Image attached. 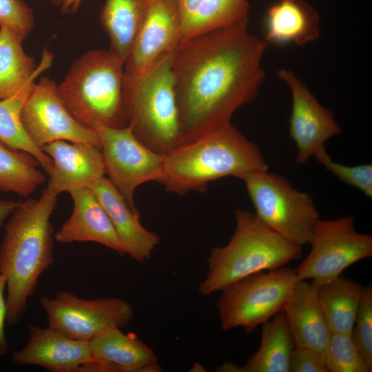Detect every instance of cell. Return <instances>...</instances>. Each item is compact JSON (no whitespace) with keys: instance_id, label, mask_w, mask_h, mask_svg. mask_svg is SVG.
Wrapping results in <instances>:
<instances>
[{"instance_id":"1","label":"cell","mask_w":372,"mask_h":372,"mask_svg":"<svg viewBox=\"0 0 372 372\" xmlns=\"http://www.w3.org/2000/svg\"><path fill=\"white\" fill-rule=\"evenodd\" d=\"M249 21L184 41L172 63L180 143L231 123L257 97L265 81L269 45L248 30ZM178 144V145H179Z\"/></svg>"},{"instance_id":"2","label":"cell","mask_w":372,"mask_h":372,"mask_svg":"<svg viewBox=\"0 0 372 372\" xmlns=\"http://www.w3.org/2000/svg\"><path fill=\"white\" fill-rule=\"evenodd\" d=\"M57 196L45 188L39 198L19 202L4 226L0 274L6 281V321L10 325L21 320L39 277L54 262L50 218Z\"/></svg>"},{"instance_id":"3","label":"cell","mask_w":372,"mask_h":372,"mask_svg":"<svg viewBox=\"0 0 372 372\" xmlns=\"http://www.w3.org/2000/svg\"><path fill=\"white\" fill-rule=\"evenodd\" d=\"M259 170H268L260 149L230 123L164 154L161 183L180 195L203 191L218 178Z\"/></svg>"},{"instance_id":"4","label":"cell","mask_w":372,"mask_h":372,"mask_svg":"<svg viewBox=\"0 0 372 372\" xmlns=\"http://www.w3.org/2000/svg\"><path fill=\"white\" fill-rule=\"evenodd\" d=\"M302 247L289 242L246 209L236 211V227L229 242L211 249L207 271L198 291L209 296L259 271L276 269L298 260Z\"/></svg>"},{"instance_id":"5","label":"cell","mask_w":372,"mask_h":372,"mask_svg":"<svg viewBox=\"0 0 372 372\" xmlns=\"http://www.w3.org/2000/svg\"><path fill=\"white\" fill-rule=\"evenodd\" d=\"M123 85L124 62L110 50H92L74 61L56 88L75 120L94 130L128 125Z\"/></svg>"},{"instance_id":"6","label":"cell","mask_w":372,"mask_h":372,"mask_svg":"<svg viewBox=\"0 0 372 372\" xmlns=\"http://www.w3.org/2000/svg\"><path fill=\"white\" fill-rule=\"evenodd\" d=\"M174 52L134 79L124 78L128 126L152 150L165 154L180 143L179 111L172 72Z\"/></svg>"},{"instance_id":"7","label":"cell","mask_w":372,"mask_h":372,"mask_svg":"<svg viewBox=\"0 0 372 372\" xmlns=\"http://www.w3.org/2000/svg\"><path fill=\"white\" fill-rule=\"evenodd\" d=\"M238 178L245 183L254 214L267 227L295 245L302 247L309 242L320 214L308 194L268 170Z\"/></svg>"},{"instance_id":"8","label":"cell","mask_w":372,"mask_h":372,"mask_svg":"<svg viewBox=\"0 0 372 372\" xmlns=\"http://www.w3.org/2000/svg\"><path fill=\"white\" fill-rule=\"evenodd\" d=\"M296 269L282 267L242 278L222 289L216 307L220 327H242L247 333L284 307L298 282Z\"/></svg>"},{"instance_id":"9","label":"cell","mask_w":372,"mask_h":372,"mask_svg":"<svg viewBox=\"0 0 372 372\" xmlns=\"http://www.w3.org/2000/svg\"><path fill=\"white\" fill-rule=\"evenodd\" d=\"M309 254L296 269L300 280H312L318 287L341 275L361 260L372 256V236L355 229L352 216L319 219L314 227Z\"/></svg>"},{"instance_id":"10","label":"cell","mask_w":372,"mask_h":372,"mask_svg":"<svg viewBox=\"0 0 372 372\" xmlns=\"http://www.w3.org/2000/svg\"><path fill=\"white\" fill-rule=\"evenodd\" d=\"M39 303L48 326L75 340L90 341L109 329L126 327L134 316L132 304L118 297L83 299L61 291L54 298L41 297Z\"/></svg>"},{"instance_id":"11","label":"cell","mask_w":372,"mask_h":372,"mask_svg":"<svg viewBox=\"0 0 372 372\" xmlns=\"http://www.w3.org/2000/svg\"><path fill=\"white\" fill-rule=\"evenodd\" d=\"M94 130L100 139L105 174L130 208L138 213L134 199L135 191L147 182L161 183L164 154L145 146L128 125L113 128L99 125Z\"/></svg>"},{"instance_id":"12","label":"cell","mask_w":372,"mask_h":372,"mask_svg":"<svg viewBox=\"0 0 372 372\" xmlns=\"http://www.w3.org/2000/svg\"><path fill=\"white\" fill-rule=\"evenodd\" d=\"M56 87L54 80L45 76L34 83L21 112L28 137L42 150L56 141L85 143L101 148L96 132L75 120L60 99Z\"/></svg>"},{"instance_id":"13","label":"cell","mask_w":372,"mask_h":372,"mask_svg":"<svg viewBox=\"0 0 372 372\" xmlns=\"http://www.w3.org/2000/svg\"><path fill=\"white\" fill-rule=\"evenodd\" d=\"M183 41L176 0H150L145 18L124 63V78H138Z\"/></svg>"},{"instance_id":"14","label":"cell","mask_w":372,"mask_h":372,"mask_svg":"<svg viewBox=\"0 0 372 372\" xmlns=\"http://www.w3.org/2000/svg\"><path fill=\"white\" fill-rule=\"evenodd\" d=\"M277 75L289 88L291 112L289 136L296 143L297 165H304L325 142L342 132L332 111L323 107L306 85L289 69H280Z\"/></svg>"},{"instance_id":"15","label":"cell","mask_w":372,"mask_h":372,"mask_svg":"<svg viewBox=\"0 0 372 372\" xmlns=\"http://www.w3.org/2000/svg\"><path fill=\"white\" fill-rule=\"evenodd\" d=\"M25 344L12 354L19 366H39L52 372H81L92 360L89 341L70 338L54 329L28 327Z\"/></svg>"},{"instance_id":"16","label":"cell","mask_w":372,"mask_h":372,"mask_svg":"<svg viewBox=\"0 0 372 372\" xmlns=\"http://www.w3.org/2000/svg\"><path fill=\"white\" fill-rule=\"evenodd\" d=\"M43 150L52 161L46 188L57 195L73 188L90 186L105 176L102 152L96 145L56 141L46 145Z\"/></svg>"},{"instance_id":"17","label":"cell","mask_w":372,"mask_h":372,"mask_svg":"<svg viewBox=\"0 0 372 372\" xmlns=\"http://www.w3.org/2000/svg\"><path fill=\"white\" fill-rule=\"evenodd\" d=\"M92 360L81 372H158L162 368L149 346L119 328L109 329L89 341Z\"/></svg>"},{"instance_id":"18","label":"cell","mask_w":372,"mask_h":372,"mask_svg":"<svg viewBox=\"0 0 372 372\" xmlns=\"http://www.w3.org/2000/svg\"><path fill=\"white\" fill-rule=\"evenodd\" d=\"M73 209L70 216L54 234L59 243L92 242L119 254H125L115 229L93 190L88 186L70 189Z\"/></svg>"},{"instance_id":"19","label":"cell","mask_w":372,"mask_h":372,"mask_svg":"<svg viewBox=\"0 0 372 372\" xmlns=\"http://www.w3.org/2000/svg\"><path fill=\"white\" fill-rule=\"evenodd\" d=\"M88 187L108 215L125 254L139 262L149 260L160 237L142 225L139 214L130 208L109 178L102 177Z\"/></svg>"},{"instance_id":"20","label":"cell","mask_w":372,"mask_h":372,"mask_svg":"<svg viewBox=\"0 0 372 372\" xmlns=\"http://www.w3.org/2000/svg\"><path fill=\"white\" fill-rule=\"evenodd\" d=\"M262 29L268 45H304L320 36V17L305 0H276L267 9Z\"/></svg>"},{"instance_id":"21","label":"cell","mask_w":372,"mask_h":372,"mask_svg":"<svg viewBox=\"0 0 372 372\" xmlns=\"http://www.w3.org/2000/svg\"><path fill=\"white\" fill-rule=\"evenodd\" d=\"M282 311L296 347L325 351L331 331L311 282L298 280Z\"/></svg>"},{"instance_id":"22","label":"cell","mask_w":372,"mask_h":372,"mask_svg":"<svg viewBox=\"0 0 372 372\" xmlns=\"http://www.w3.org/2000/svg\"><path fill=\"white\" fill-rule=\"evenodd\" d=\"M182 43L200 34L249 21V0H176Z\"/></svg>"},{"instance_id":"23","label":"cell","mask_w":372,"mask_h":372,"mask_svg":"<svg viewBox=\"0 0 372 372\" xmlns=\"http://www.w3.org/2000/svg\"><path fill=\"white\" fill-rule=\"evenodd\" d=\"M23 41L11 28L0 25V100L17 93L52 63V52L45 50L37 65L34 59L25 52Z\"/></svg>"},{"instance_id":"24","label":"cell","mask_w":372,"mask_h":372,"mask_svg":"<svg viewBox=\"0 0 372 372\" xmlns=\"http://www.w3.org/2000/svg\"><path fill=\"white\" fill-rule=\"evenodd\" d=\"M150 0H105L100 13L110 51L124 63L145 18Z\"/></svg>"},{"instance_id":"25","label":"cell","mask_w":372,"mask_h":372,"mask_svg":"<svg viewBox=\"0 0 372 372\" xmlns=\"http://www.w3.org/2000/svg\"><path fill=\"white\" fill-rule=\"evenodd\" d=\"M295 342L283 311L262 324L258 351L241 367V372H289Z\"/></svg>"},{"instance_id":"26","label":"cell","mask_w":372,"mask_h":372,"mask_svg":"<svg viewBox=\"0 0 372 372\" xmlns=\"http://www.w3.org/2000/svg\"><path fill=\"white\" fill-rule=\"evenodd\" d=\"M364 286L341 276L317 287L318 300L331 333H351Z\"/></svg>"},{"instance_id":"27","label":"cell","mask_w":372,"mask_h":372,"mask_svg":"<svg viewBox=\"0 0 372 372\" xmlns=\"http://www.w3.org/2000/svg\"><path fill=\"white\" fill-rule=\"evenodd\" d=\"M37 78L31 79L13 96L0 100V141L12 149L33 155L48 175L52 167V159L30 140L21 121L22 107Z\"/></svg>"},{"instance_id":"28","label":"cell","mask_w":372,"mask_h":372,"mask_svg":"<svg viewBox=\"0 0 372 372\" xmlns=\"http://www.w3.org/2000/svg\"><path fill=\"white\" fill-rule=\"evenodd\" d=\"M37 159L31 154L12 149L0 141V191L28 196L46 180Z\"/></svg>"},{"instance_id":"29","label":"cell","mask_w":372,"mask_h":372,"mask_svg":"<svg viewBox=\"0 0 372 372\" xmlns=\"http://www.w3.org/2000/svg\"><path fill=\"white\" fill-rule=\"evenodd\" d=\"M324 358L329 372H371L351 333H331Z\"/></svg>"},{"instance_id":"30","label":"cell","mask_w":372,"mask_h":372,"mask_svg":"<svg viewBox=\"0 0 372 372\" xmlns=\"http://www.w3.org/2000/svg\"><path fill=\"white\" fill-rule=\"evenodd\" d=\"M313 156L340 180L358 189L367 197H372L371 164L348 166L335 162L326 152L324 146L321 147Z\"/></svg>"},{"instance_id":"31","label":"cell","mask_w":372,"mask_h":372,"mask_svg":"<svg viewBox=\"0 0 372 372\" xmlns=\"http://www.w3.org/2000/svg\"><path fill=\"white\" fill-rule=\"evenodd\" d=\"M352 338L369 368L372 371V285L363 288L362 298L351 332Z\"/></svg>"},{"instance_id":"32","label":"cell","mask_w":372,"mask_h":372,"mask_svg":"<svg viewBox=\"0 0 372 372\" xmlns=\"http://www.w3.org/2000/svg\"><path fill=\"white\" fill-rule=\"evenodd\" d=\"M0 25L9 27L24 40L34 25L33 12L23 0H0Z\"/></svg>"},{"instance_id":"33","label":"cell","mask_w":372,"mask_h":372,"mask_svg":"<svg viewBox=\"0 0 372 372\" xmlns=\"http://www.w3.org/2000/svg\"><path fill=\"white\" fill-rule=\"evenodd\" d=\"M289 372H329L324 352L295 347L289 362Z\"/></svg>"},{"instance_id":"34","label":"cell","mask_w":372,"mask_h":372,"mask_svg":"<svg viewBox=\"0 0 372 372\" xmlns=\"http://www.w3.org/2000/svg\"><path fill=\"white\" fill-rule=\"evenodd\" d=\"M6 287V278L0 274V356L5 355L9 350L4 330V322L6 320V300L3 294Z\"/></svg>"},{"instance_id":"35","label":"cell","mask_w":372,"mask_h":372,"mask_svg":"<svg viewBox=\"0 0 372 372\" xmlns=\"http://www.w3.org/2000/svg\"><path fill=\"white\" fill-rule=\"evenodd\" d=\"M19 202L0 199V227L15 209Z\"/></svg>"},{"instance_id":"36","label":"cell","mask_w":372,"mask_h":372,"mask_svg":"<svg viewBox=\"0 0 372 372\" xmlns=\"http://www.w3.org/2000/svg\"><path fill=\"white\" fill-rule=\"evenodd\" d=\"M83 0H63L61 10L63 14L74 13L79 8Z\"/></svg>"},{"instance_id":"37","label":"cell","mask_w":372,"mask_h":372,"mask_svg":"<svg viewBox=\"0 0 372 372\" xmlns=\"http://www.w3.org/2000/svg\"><path fill=\"white\" fill-rule=\"evenodd\" d=\"M216 369L217 371L241 372V367L231 362H225L219 366Z\"/></svg>"},{"instance_id":"38","label":"cell","mask_w":372,"mask_h":372,"mask_svg":"<svg viewBox=\"0 0 372 372\" xmlns=\"http://www.w3.org/2000/svg\"><path fill=\"white\" fill-rule=\"evenodd\" d=\"M192 371H205L204 368L198 363L194 364V366L191 369Z\"/></svg>"},{"instance_id":"39","label":"cell","mask_w":372,"mask_h":372,"mask_svg":"<svg viewBox=\"0 0 372 372\" xmlns=\"http://www.w3.org/2000/svg\"><path fill=\"white\" fill-rule=\"evenodd\" d=\"M54 4L60 6L63 0H50Z\"/></svg>"}]
</instances>
